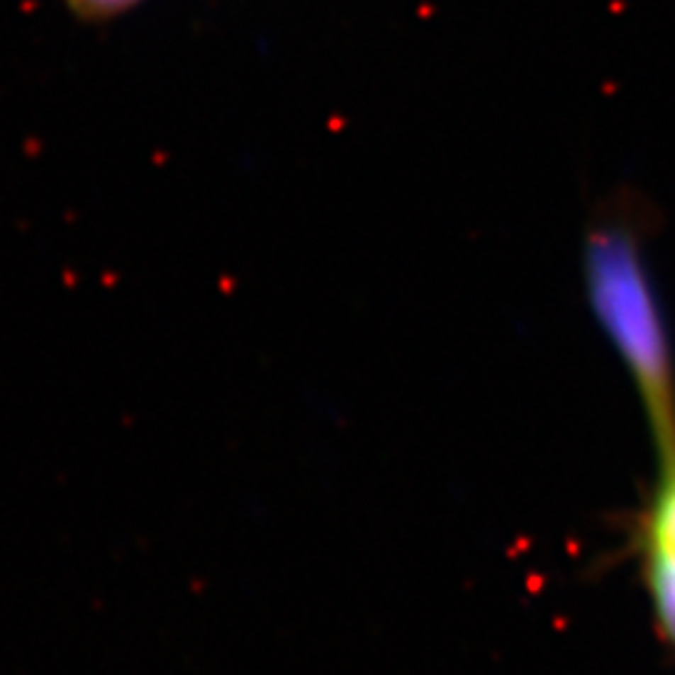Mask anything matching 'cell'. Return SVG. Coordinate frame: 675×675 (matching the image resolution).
Listing matches in <instances>:
<instances>
[{
  "instance_id": "6da1fadb",
  "label": "cell",
  "mask_w": 675,
  "mask_h": 675,
  "mask_svg": "<svg viewBox=\"0 0 675 675\" xmlns=\"http://www.w3.org/2000/svg\"><path fill=\"white\" fill-rule=\"evenodd\" d=\"M593 313L643 401L660 463L675 460V358L668 328L628 216H603L586 235Z\"/></svg>"
},
{
  "instance_id": "7a4b0ae2",
  "label": "cell",
  "mask_w": 675,
  "mask_h": 675,
  "mask_svg": "<svg viewBox=\"0 0 675 675\" xmlns=\"http://www.w3.org/2000/svg\"><path fill=\"white\" fill-rule=\"evenodd\" d=\"M643 570L660 628L675 643V460L660 480L643 520Z\"/></svg>"
},
{
  "instance_id": "3957f363",
  "label": "cell",
  "mask_w": 675,
  "mask_h": 675,
  "mask_svg": "<svg viewBox=\"0 0 675 675\" xmlns=\"http://www.w3.org/2000/svg\"><path fill=\"white\" fill-rule=\"evenodd\" d=\"M143 0H68L70 11L85 21H108L140 6Z\"/></svg>"
}]
</instances>
